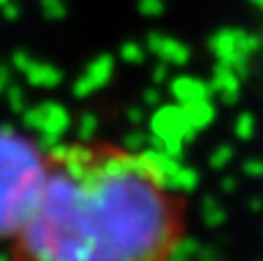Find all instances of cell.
Segmentation results:
<instances>
[{"label": "cell", "mask_w": 263, "mask_h": 261, "mask_svg": "<svg viewBox=\"0 0 263 261\" xmlns=\"http://www.w3.org/2000/svg\"><path fill=\"white\" fill-rule=\"evenodd\" d=\"M176 171L159 148H102L88 166L51 162L16 236L18 261H168L185 238Z\"/></svg>", "instance_id": "6da1fadb"}, {"label": "cell", "mask_w": 263, "mask_h": 261, "mask_svg": "<svg viewBox=\"0 0 263 261\" xmlns=\"http://www.w3.org/2000/svg\"><path fill=\"white\" fill-rule=\"evenodd\" d=\"M51 160L37 141L0 125V238H16L37 203Z\"/></svg>", "instance_id": "7a4b0ae2"}, {"label": "cell", "mask_w": 263, "mask_h": 261, "mask_svg": "<svg viewBox=\"0 0 263 261\" xmlns=\"http://www.w3.org/2000/svg\"><path fill=\"white\" fill-rule=\"evenodd\" d=\"M111 77V60L102 58L95 60V63L88 67V72L83 77H79V81L74 83V95L77 97H88L95 90H100Z\"/></svg>", "instance_id": "3957f363"}, {"label": "cell", "mask_w": 263, "mask_h": 261, "mask_svg": "<svg viewBox=\"0 0 263 261\" xmlns=\"http://www.w3.org/2000/svg\"><path fill=\"white\" fill-rule=\"evenodd\" d=\"M44 104V125L37 134H53L60 137L72 127V114L67 106H63L60 102H42Z\"/></svg>", "instance_id": "277c9868"}, {"label": "cell", "mask_w": 263, "mask_h": 261, "mask_svg": "<svg viewBox=\"0 0 263 261\" xmlns=\"http://www.w3.org/2000/svg\"><path fill=\"white\" fill-rule=\"evenodd\" d=\"M60 72L51 65H30L28 69V81L37 88H55L60 83Z\"/></svg>", "instance_id": "5b68a950"}, {"label": "cell", "mask_w": 263, "mask_h": 261, "mask_svg": "<svg viewBox=\"0 0 263 261\" xmlns=\"http://www.w3.org/2000/svg\"><path fill=\"white\" fill-rule=\"evenodd\" d=\"M97 129H100V120H97V116L92 114V111H83L81 116H79V123H77V137L81 143H90L92 139H95Z\"/></svg>", "instance_id": "8992f818"}, {"label": "cell", "mask_w": 263, "mask_h": 261, "mask_svg": "<svg viewBox=\"0 0 263 261\" xmlns=\"http://www.w3.org/2000/svg\"><path fill=\"white\" fill-rule=\"evenodd\" d=\"M7 104H9V109H12L14 114H23V111H26V106H28L26 92H23L21 88L12 86V88L7 90Z\"/></svg>", "instance_id": "52a82bcc"}, {"label": "cell", "mask_w": 263, "mask_h": 261, "mask_svg": "<svg viewBox=\"0 0 263 261\" xmlns=\"http://www.w3.org/2000/svg\"><path fill=\"white\" fill-rule=\"evenodd\" d=\"M123 148H125V151H129V153H136V151H141V148H145L143 134H139V132L127 134V137H125V141H123Z\"/></svg>", "instance_id": "ba28073f"}, {"label": "cell", "mask_w": 263, "mask_h": 261, "mask_svg": "<svg viewBox=\"0 0 263 261\" xmlns=\"http://www.w3.org/2000/svg\"><path fill=\"white\" fill-rule=\"evenodd\" d=\"M129 120H141V111H129Z\"/></svg>", "instance_id": "9c48e42d"}, {"label": "cell", "mask_w": 263, "mask_h": 261, "mask_svg": "<svg viewBox=\"0 0 263 261\" xmlns=\"http://www.w3.org/2000/svg\"><path fill=\"white\" fill-rule=\"evenodd\" d=\"M5 81H7V74H5V72H0V90H3Z\"/></svg>", "instance_id": "30bf717a"}, {"label": "cell", "mask_w": 263, "mask_h": 261, "mask_svg": "<svg viewBox=\"0 0 263 261\" xmlns=\"http://www.w3.org/2000/svg\"><path fill=\"white\" fill-rule=\"evenodd\" d=\"M0 261H12V259H9L7 254H0Z\"/></svg>", "instance_id": "8fae6325"}]
</instances>
